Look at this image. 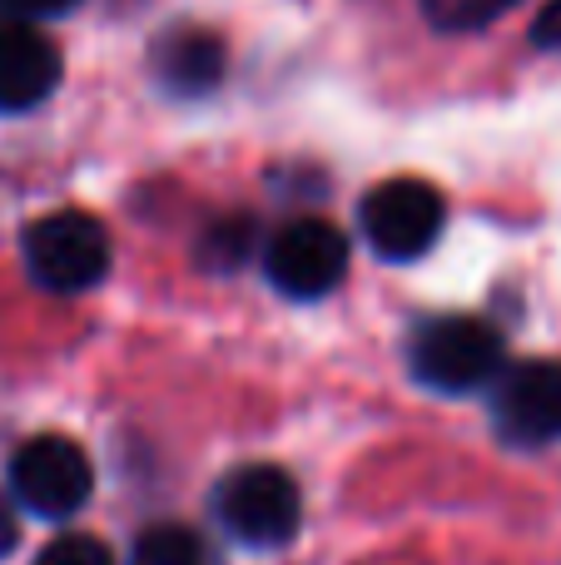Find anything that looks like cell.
<instances>
[{"instance_id":"obj_1","label":"cell","mask_w":561,"mask_h":565,"mask_svg":"<svg viewBox=\"0 0 561 565\" xmlns=\"http://www.w3.org/2000/svg\"><path fill=\"white\" fill-rule=\"evenodd\" d=\"M407 367L423 387L467 397V392L493 387L502 377L507 348L493 322L467 318V312H443V318L417 322V332L407 338Z\"/></svg>"},{"instance_id":"obj_2","label":"cell","mask_w":561,"mask_h":565,"mask_svg":"<svg viewBox=\"0 0 561 565\" xmlns=\"http://www.w3.org/2000/svg\"><path fill=\"white\" fill-rule=\"evenodd\" d=\"M214 516L239 546L278 551L294 541L298 521H304V497H298V481L284 467L254 461V467H239L219 481Z\"/></svg>"},{"instance_id":"obj_3","label":"cell","mask_w":561,"mask_h":565,"mask_svg":"<svg viewBox=\"0 0 561 565\" xmlns=\"http://www.w3.org/2000/svg\"><path fill=\"white\" fill-rule=\"evenodd\" d=\"M30 278L45 292H89L109 274V234L95 214L80 209H55V214L35 218L20 238Z\"/></svg>"},{"instance_id":"obj_4","label":"cell","mask_w":561,"mask_h":565,"mask_svg":"<svg viewBox=\"0 0 561 565\" xmlns=\"http://www.w3.org/2000/svg\"><path fill=\"white\" fill-rule=\"evenodd\" d=\"M443 194H437L427 179H383V184L368 189L363 209H358V224L363 238L378 258L388 264H413L443 234Z\"/></svg>"},{"instance_id":"obj_5","label":"cell","mask_w":561,"mask_h":565,"mask_svg":"<svg viewBox=\"0 0 561 565\" xmlns=\"http://www.w3.org/2000/svg\"><path fill=\"white\" fill-rule=\"evenodd\" d=\"M10 491L25 511L45 521H65L75 516L80 507L89 501L95 491V467H89L85 447L70 437H30L25 447L10 457Z\"/></svg>"},{"instance_id":"obj_6","label":"cell","mask_w":561,"mask_h":565,"mask_svg":"<svg viewBox=\"0 0 561 565\" xmlns=\"http://www.w3.org/2000/svg\"><path fill=\"white\" fill-rule=\"evenodd\" d=\"M493 427L507 447H552L561 441V362L527 358L493 382Z\"/></svg>"},{"instance_id":"obj_7","label":"cell","mask_w":561,"mask_h":565,"mask_svg":"<svg viewBox=\"0 0 561 565\" xmlns=\"http://www.w3.org/2000/svg\"><path fill=\"white\" fill-rule=\"evenodd\" d=\"M268 282L288 298H324L348 274V238L328 218H294L268 244Z\"/></svg>"},{"instance_id":"obj_8","label":"cell","mask_w":561,"mask_h":565,"mask_svg":"<svg viewBox=\"0 0 561 565\" xmlns=\"http://www.w3.org/2000/svg\"><path fill=\"white\" fill-rule=\"evenodd\" d=\"M60 85V50L35 25H0V109L20 115Z\"/></svg>"},{"instance_id":"obj_9","label":"cell","mask_w":561,"mask_h":565,"mask_svg":"<svg viewBox=\"0 0 561 565\" xmlns=\"http://www.w3.org/2000/svg\"><path fill=\"white\" fill-rule=\"evenodd\" d=\"M155 75L174 95H209L224 79V45L209 30H174L155 45Z\"/></svg>"},{"instance_id":"obj_10","label":"cell","mask_w":561,"mask_h":565,"mask_svg":"<svg viewBox=\"0 0 561 565\" xmlns=\"http://www.w3.org/2000/svg\"><path fill=\"white\" fill-rule=\"evenodd\" d=\"M129 565H219V556L194 526H149L129 551Z\"/></svg>"},{"instance_id":"obj_11","label":"cell","mask_w":561,"mask_h":565,"mask_svg":"<svg viewBox=\"0 0 561 565\" xmlns=\"http://www.w3.org/2000/svg\"><path fill=\"white\" fill-rule=\"evenodd\" d=\"M512 6L517 0H423V15L443 35H473V30L502 20Z\"/></svg>"},{"instance_id":"obj_12","label":"cell","mask_w":561,"mask_h":565,"mask_svg":"<svg viewBox=\"0 0 561 565\" xmlns=\"http://www.w3.org/2000/svg\"><path fill=\"white\" fill-rule=\"evenodd\" d=\"M248 244H254V224H248V218H224V224H214L204 238V264H214V268L244 264Z\"/></svg>"},{"instance_id":"obj_13","label":"cell","mask_w":561,"mask_h":565,"mask_svg":"<svg viewBox=\"0 0 561 565\" xmlns=\"http://www.w3.org/2000/svg\"><path fill=\"white\" fill-rule=\"evenodd\" d=\"M35 565H115V551H109L105 541H95V536L70 531V536L50 541V546L35 556Z\"/></svg>"},{"instance_id":"obj_14","label":"cell","mask_w":561,"mask_h":565,"mask_svg":"<svg viewBox=\"0 0 561 565\" xmlns=\"http://www.w3.org/2000/svg\"><path fill=\"white\" fill-rule=\"evenodd\" d=\"M15 15H30V20H50V15H70L80 0H6Z\"/></svg>"},{"instance_id":"obj_15","label":"cell","mask_w":561,"mask_h":565,"mask_svg":"<svg viewBox=\"0 0 561 565\" xmlns=\"http://www.w3.org/2000/svg\"><path fill=\"white\" fill-rule=\"evenodd\" d=\"M532 40H537V45H561V0H552V6L537 15Z\"/></svg>"},{"instance_id":"obj_16","label":"cell","mask_w":561,"mask_h":565,"mask_svg":"<svg viewBox=\"0 0 561 565\" xmlns=\"http://www.w3.org/2000/svg\"><path fill=\"white\" fill-rule=\"evenodd\" d=\"M15 541H20V526H15V511H10L6 491H0V556H10V551H15Z\"/></svg>"}]
</instances>
